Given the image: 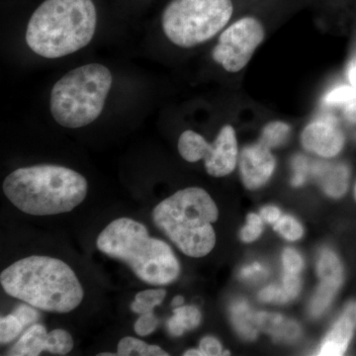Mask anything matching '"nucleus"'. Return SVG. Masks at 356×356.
<instances>
[{"label": "nucleus", "instance_id": "nucleus-1", "mask_svg": "<svg viewBox=\"0 0 356 356\" xmlns=\"http://www.w3.org/2000/svg\"><path fill=\"white\" fill-rule=\"evenodd\" d=\"M99 17L96 0H42L26 24V44L48 60L69 57L92 42Z\"/></svg>", "mask_w": 356, "mask_h": 356}, {"label": "nucleus", "instance_id": "nucleus-2", "mask_svg": "<svg viewBox=\"0 0 356 356\" xmlns=\"http://www.w3.org/2000/svg\"><path fill=\"white\" fill-rule=\"evenodd\" d=\"M7 294L35 308L70 313L81 305L83 288L69 264L55 257L32 255L14 262L0 274Z\"/></svg>", "mask_w": 356, "mask_h": 356}, {"label": "nucleus", "instance_id": "nucleus-3", "mask_svg": "<svg viewBox=\"0 0 356 356\" xmlns=\"http://www.w3.org/2000/svg\"><path fill=\"white\" fill-rule=\"evenodd\" d=\"M8 200L26 214L51 216L70 212L83 202L88 184L65 166L36 165L13 170L2 184Z\"/></svg>", "mask_w": 356, "mask_h": 356}, {"label": "nucleus", "instance_id": "nucleus-4", "mask_svg": "<svg viewBox=\"0 0 356 356\" xmlns=\"http://www.w3.org/2000/svg\"><path fill=\"white\" fill-rule=\"evenodd\" d=\"M96 245L103 254L125 262L147 284H170L179 276V261L172 248L149 236L144 225L130 218H119L107 225Z\"/></svg>", "mask_w": 356, "mask_h": 356}, {"label": "nucleus", "instance_id": "nucleus-5", "mask_svg": "<svg viewBox=\"0 0 356 356\" xmlns=\"http://www.w3.org/2000/svg\"><path fill=\"white\" fill-rule=\"evenodd\" d=\"M261 0H168L159 14L163 38L177 50L213 43L238 16Z\"/></svg>", "mask_w": 356, "mask_h": 356}, {"label": "nucleus", "instance_id": "nucleus-6", "mask_svg": "<svg viewBox=\"0 0 356 356\" xmlns=\"http://www.w3.org/2000/svg\"><path fill=\"white\" fill-rule=\"evenodd\" d=\"M218 217L216 203L200 187L175 192L153 210L154 225L191 257H203L212 252L216 245L212 224Z\"/></svg>", "mask_w": 356, "mask_h": 356}, {"label": "nucleus", "instance_id": "nucleus-7", "mask_svg": "<svg viewBox=\"0 0 356 356\" xmlns=\"http://www.w3.org/2000/svg\"><path fill=\"white\" fill-rule=\"evenodd\" d=\"M308 6L309 0H261L238 16L215 39L211 60L226 74H241L266 41L274 23Z\"/></svg>", "mask_w": 356, "mask_h": 356}, {"label": "nucleus", "instance_id": "nucleus-8", "mask_svg": "<svg viewBox=\"0 0 356 356\" xmlns=\"http://www.w3.org/2000/svg\"><path fill=\"white\" fill-rule=\"evenodd\" d=\"M113 83L111 70L99 63L69 70L51 88V117L67 129L90 125L104 111Z\"/></svg>", "mask_w": 356, "mask_h": 356}, {"label": "nucleus", "instance_id": "nucleus-9", "mask_svg": "<svg viewBox=\"0 0 356 356\" xmlns=\"http://www.w3.org/2000/svg\"><path fill=\"white\" fill-rule=\"evenodd\" d=\"M177 149L188 163L204 161L206 172L213 177L231 175L240 156L236 129L231 124L222 126L212 143L196 131L185 130L178 138Z\"/></svg>", "mask_w": 356, "mask_h": 356}, {"label": "nucleus", "instance_id": "nucleus-10", "mask_svg": "<svg viewBox=\"0 0 356 356\" xmlns=\"http://www.w3.org/2000/svg\"><path fill=\"white\" fill-rule=\"evenodd\" d=\"M302 146L309 153L324 159H332L343 151L346 137L339 124L324 117L309 122L301 133Z\"/></svg>", "mask_w": 356, "mask_h": 356}, {"label": "nucleus", "instance_id": "nucleus-11", "mask_svg": "<svg viewBox=\"0 0 356 356\" xmlns=\"http://www.w3.org/2000/svg\"><path fill=\"white\" fill-rule=\"evenodd\" d=\"M238 165L243 185L255 191L266 185L273 177L276 159L270 147L259 140L243 147L238 156Z\"/></svg>", "mask_w": 356, "mask_h": 356}, {"label": "nucleus", "instance_id": "nucleus-12", "mask_svg": "<svg viewBox=\"0 0 356 356\" xmlns=\"http://www.w3.org/2000/svg\"><path fill=\"white\" fill-rule=\"evenodd\" d=\"M355 327L356 321L343 312V316L337 321L331 331L325 336L318 355H343L348 350Z\"/></svg>", "mask_w": 356, "mask_h": 356}, {"label": "nucleus", "instance_id": "nucleus-13", "mask_svg": "<svg viewBox=\"0 0 356 356\" xmlns=\"http://www.w3.org/2000/svg\"><path fill=\"white\" fill-rule=\"evenodd\" d=\"M257 327L271 334L275 339L292 341L300 334L299 325L293 321L287 320L278 314L261 313L255 314Z\"/></svg>", "mask_w": 356, "mask_h": 356}, {"label": "nucleus", "instance_id": "nucleus-14", "mask_svg": "<svg viewBox=\"0 0 356 356\" xmlns=\"http://www.w3.org/2000/svg\"><path fill=\"white\" fill-rule=\"evenodd\" d=\"M48 336L43 325H33L11 348L8 355L38 356L48 348Z\"/></svg>", "mask_w": 356, "mask_h": 356}, {"label": "nucleus", "instance_id": "nucleus-15", "mask_svg": "<svg viewBox=\"0 0 356 356\" xmlns=\"http://www.w3.org/2000/svg\"><path fill=\"white\" fill-rule=\"evenodd\" d=\"M201 313L194 306H180L173 309V316L168 321V331L173 337H180L185 331L196 329L201 323Z\"/></svg>", "mask_w": 356, "mask_h": 356}, {"label": "nucleus", "instance_id": "nucleus-16", "mask_svg": "<svg viewBox=\"0 0 356 356\" xmlns=\"http://www.w3.org/2000/svg\"><path fill=\"white\" fill-rule=\"evenodd\" d=\"M255 314L245 301H238L231 309L232 322L236 332L247 339H254L257 334Z\"/></svg>", "mask_w": 356, "mask_h": 356}, {"label": "nucleus", "instance_id": "nucleus-17", "mask_svg": "<svg viewBox=\"0 0 356 356\" xmlns=\"http://www.w3.org/2000/svg\"><path fill=\"white\" fill-rule=\"evenodd\" d=\"M321 281H327L341 286L343 282V267L337 255L330 250H324L320 255L317 266Z\"/></svg>", "mask_w": 356, "mask_h": 356}, {"label": "nucleus", "instance_id": "nucleus-18", "mask_svg": "<svg viewBox=\"0 0 356 356\" xmlns=\"http://www.w3.org/2000/svg\"><path fill=\"white\" fill-rule=\"evenodd\" d=\"M325 170L320 179L325 193L334 198L341 197L348 191L350 177L348 168L344 165H337L332 170Z\"/></svg>", "mask_w": 356, "mask_h": 356}, {"label": "nucleus", "instance_id": "nucleus-19", "mask_svg": "<svg viewBox=\"0 0 356 356\" xmlns=\"http://www.w3.org/2000/svg\"><path fill=\"white\" fill-rule=\"evenodd\" d=\"M117 355L120 356H168V353L156 344H149L133 337H125L119 341Z\"/></svg>", "mask_w": 356, "mask_h": 356}, {"label": "nucleus", "instance_id": "nucleus-20", "mask_svg": "<svg viewBox=\"0 0 356 356\" xmlns=\"http://www.w3.org/2000/svg\"><path fill=\"white\" fill-rule=\"evenodd\" d=\"M339 285L332 284L327 281H321L317 291L314 295L310 304V313L314 317L322 315L327 307L331 305L332 300L339 289Z\"/></svg>", "mask_w": 356, "mask_h": 356}, {"label": "nucleus", "instance_id": "nucleus-21", "mask_svg": "<svg viewBox=\"0 0 356 356\" xmlns=\"http://www.w3.org/2000/svg\"><path fill=\"white\" fill-rule=\"evenodd\" d=\"M166 296L165 289H149L140 291L136 295L135 301L131 303V310L134 313L143 314L153 312L154 307L161 305Z\"/></svg>", "mask_w": 356, "mask_h": 356}, {"label": "nucleus", "instance_id": "nucleus-22", "mask_svg": "<svg viewBox=\"0 0 356 356\" xmlns=\"http://www.w3.org/2000/svg\"><path fill=\"white\" fill-rule=\"evenodd\" d=\"M74 344V339L69 332L56 329L49 332L47 351L51 355H65L72 351Z\"/></svg>", "mask_w": 356, "mask_h": 356}, {"label": "nucleus", "instance_id": "nucleus-23", "mask_svg": "<svg viewBox=\"0 0 356 356\" xmlns=\"http://www.w3.org/2000/svg\"><path fill=\"white\" fill-rule=\"evenodd\" d=\"M289 132L290 127L287 124L283 123V122H273L264 129L261 140L267 147L273 149L284 143Z\"/></svg>", "mask_w": 356, "mask_h": 356}, {"label": "nucleus", "instance_id": "nucleus-24", "mask_svg": "<svg viewBox=\"0 0 356 356\" xmlns=\"http://www.w3.org/2000/svg\"><path fill=\"white\" fill-rule=\"evenodd\" d=\"M273 228L283 238L291 242L298 241L304 234L303 227L291 216H281L280 219L273 225Z\"/></svg>", "mask_w": 356, "mask_h": 356}, {"label": "nucleus", "instance_id": "nucleus-25", "mask_svg": "<svg viewBox=\"0 0 356 356\" xmlns=\"http://www.w3.org/2000/svg\"><path fill=\"white\" fill-rule=\"evenodd\" d=\"M24 329L22 324L13 313L0 318V343L6 344L19 337Z\"/></svg>", "mask_w": 356, "mask_h": 356}, {"label": "nucleus", "instance_id": "nucleus-26", "mask_svg": "<svg viewBox=\"0 0 356 356\" xmlns=\"http://www.w3.org/2000/svg\"><path fill=\"white\" fill-rule=\"evenodd\" d=\"M356 100V89L351 86H341L332 89L325 97L329 105H346Z\"/></svg>", "mask_w": 356, "mask_h": 356}, {"label": "nucleus", "instance_id": "nucleus-27", "mask_svg": "<svg viewBox=\"0 0 356 356\" xmlns=\"http://www.w3.org/2000/svg\"><path fill=\"white\" fill-rule=\"evenodd\" d=\"M247 225L241 232V238L245 243H252L261 236L264 231V220L259 215L252 214L248 215Z\"/></svg>", "mask_w": 356, "mask_h": 356}, {"label": "nucleus", "instance_id": "nucleus-28", "mask_svg": "<svg viewBox=\"0 0 356 356\" xmlns=\"http://www.w3.org/2000/svg\"><path fill=\"white\" fill-rule=\"evenodd\" d=\"M282 264L284 273L295 274V275H299L304 266L301 255L293 248H286L284 250L282 255Z\"/></svg>", "mask_w": 356, "mask_h": 356}, {"label": "nucleus", "instance_id": "nucleus-29", "mask_svg": "<svg viewBox=\"0 0 356 356\" xmlns=\"http://www.w3.org/2000/svg\"><path fill=\"white\" fill-rule=\"evenodd\" d=\"M158 325V318L154 315L153 312H149V313L140 315L137 322L135 323L134 329H135L136 334H137L138 336L147 337L156 331Z\"/></svg>", "mask_w": 356, "mask_h": 356}, {"label": "nucleus", "instance_id": "nucleus-30", "mask_svg": "<svg viewBox=\"0 0 356 356\" xmlns=\"http://www.w3.org/2000/svg\"><path fill=\"white\" fill-rule=\"evenodd\" d=\"M259 298L262 302H274V303H287L291 300L284 288L274 286V285L261 290L259 292Z\"/></svg>", "mask_w": 356, "mask_h": 356}, {"label": "nucleus", "instance_id": "nucleus-31", "mask_svg": "<svg viewBox=\"0 0 356 356\" xmlns=\"http://www.w3.org/2000/svg\"><path fill=\"white\" fill-rule=\"evenodd\" d=\"M28 305H29V304H28ZM28 305L18 306L13 313V315L20 321L21 324H22L24 327L34 324L35 322L38 321L40 317L38 312L34 309L35 307L33 308V306Z\"/></svg>", "mask_w": 356, "mask_h": 356}, {"label": "nucleus", "instance_id": "nucleus-32", "mask_svg": "<svg viewBox=\"0 0 356 356\" xmlns=\"http://www.w3.org/2000/svg\"><path fill=\"white\" fill-rule=\"evenodd\" d=\"M199 348L203 351L205 356L222 355V344L213 337H203Z\"/></svg>", "mask_w": 356, "mask_h": 356}, {"label": "nucleus", "instance_id": "nucleus-33", "mask_svg": "<svg viewBox=\"0 0 356 356\" xmlns=\"http://www.w3.org/2000/svg\"><path fill=\"white\" fill-rule=\"evenodd\" d=\"M285 291L289 295L290 299H294L299 294L301 289V280L299 275L295 274H283V285Z\"/></svg>", "mask_w": 356, "mask_h": 356}, {"label": "nucleus", "instance_id": "nucleus-34", "mask_svg": "<svg viewBox=\"0 0 356 356\" xmlns=\"http://www.w3.org/2000/svg\"><path fill=\"white\" fill-rule=\"evenodd\" d=\"M261 217L264 221L269 222V224H275L281 218L280 210L274 206H266L262 208L261 211Z\"/></svg>", "mask_w": 356, "mask_h": 356}, {"label": "nucleus", "instance_id": "nucleus-35", "mask_svg": "<svg viewBox=\"0 0 356 356\" xmlns=\"http://www.w3.org/2000/svg\"><path fill=\"white\" fill-rule=\"evenodd\" d=\"M266 273V269L261 264H254L252 266L243 267L241 275L243 278H252L257 275H264Z\"/></svg>", "mask_w": 356, "mask_h": 356}, {"label": "nucleus", "instance_id": "nucleus-36", "mask_svg": "<svg viewBox=\"0 0 356 356\" xmlns=\"http://www.w3.org/2000/svg\"><path fill=\"white\" fill-rule=\"evenodd\" d=\"M344 116L351 123H356V100L344 105Z\"/></svg>", "mask_w": 356, "mask_h": 356}, {"label": "nucleus", "instance_id": "nucleus-37", "mask_svg": "<svg viewBox=\"0 0 356 356\" xmlns=\"http://www.w3.org/2000/svg\"><path fill=\"white\" fill-rule=\"evenodd\" d=\"M348 79L351 86L356 89V65H351L350 70H348Z\"/></svg>", "mask_w": 356, "mask_h": 356}, {"label": "nucleus", "instance_id": "nucleus-38", "mask_svg": "<svg viewBox=\"0 0 356 356\" xmlns=\"http://www.w3.org/2000/svg\"><path fill=\"white\" fill-rule=\"evenodd\" d=\"M184 298L182 296H175V298H173L172 302V306L173 308H177V307H180L184 305Z\"/></svg>", "mask_w": 356, "mask_h": 356}, {"label": "nucleus", "instance_id": "nucleus-39", "mask_svg": "<svg viewBox=\"0 0 356 356\" xmlns=\"http://www.w3.org/2000/svg\"><path fill=\"white\" fill-rule=\"evenodd\" d=\"M185 356H205L202 350H189L184 353Z\"/></svg>", "mask_w": 356, "mask_h": 356}, {"label": "nucleus", "instance_id": "nucleus-40", "mask_svg": "<svg viewBox=\"0 0 356 356\" xmlns=\"http://www.w3.org/2000/svg\"><path fill=\"white\" fill-rule=\"evenodd\" d=\"M99 356H115L118 355L117 353H100Z\"/></svg>", "mask_w": 356, "mask_h": 356}, {"label": "nucleus", "instance_id": "nucleus-41", "mask_svg": "<svg viewBox=\"0 0 356 356\" xmlns=\"http://www.w3.org/2000/svg\"><path fill=\"white\" fill-rule=\"evenodd\" d=\"M355 198L356 200V184H355Z\"/></svg>", "mask_w": 356, "mask_h": 356}]
</instances>
